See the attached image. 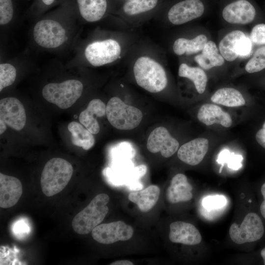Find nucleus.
Segmentation results:
<instances>
[{
  "mask_svg": "<svg viewBox=\"0 0 265 265\" xmlns=\"http://www.w3.org/2000/svg\"><path fill=\"white\" fill-rule=\"evenodd\" d=\"M245 35L241 31L233 30L225 36L219 44V52L224 59L235 60L238 56V49L241 39Z\"/></svg>",
  "mask_w": 265,
  "mask_h": 265,
  "instance_id": "obj_24",
  "label": "nucleus"
},
{
  "mask_svg": "<svg viewBox=\"0 0 265 265\" xmlns=\"http://www.w3.org/2000/svg\"><path fill=\"white\" fill-rule=\"evenodd\" d=\"M261 193L263 196V198H265V183L262 185L261 187Z\"/></svg>",
  "mask_w": 265,
  "mask_h": 265,
  "instance_id": "obj_44",
  "label": "nucleus"
},
{
  "mask_svg": "<svg viewBox=\"0 0 265 265\" xmlns=\"http://www.w3.org/2000/svg\"><path fill=\"white\" fill-rule=\"evenodd\" d=\"M73 168L67 160L54 158L45 164L41 176V186L43 193L52 196L61 191L72 178Z\"/></svg>",
  "mask_w": 265,
  "mask_h": 265,
  "instance_id": "obj_4",
  "label": "nucleus"
},
{
  "mask_svg": "<svg viewBox=\"0 0 265 265\" xmlns=\"http://www.w3.org/2000/svg\"><path fill=\"white\" fill-rule=\"evenodd\" d=\"M251 39L255 44H265V24H260L253 27L251 32Z\"/></svg>",
  "mask_w": 265,
  "mask_h": 265,
  "instance_id": "obj_35",
  "label": "nucleus"
},
{
  "mask_svg": "<svg viewBox=\"0 0 265 265\" xmlns=\"http://www.w3.org/2000/svg\"><path fill=\"white\" fill-rule=\"evenodd\" d=\"M163 0H131L121 4L115 14L130 22L141 21L157 14Z\"/></svg>",
  "mask_w": 265,
  "mask_h": 265,
  "instance_id": "obj_8",
  "label": "nucleus"
},
{
  "mask_svg": "<svg viewBox=\"0 0 265 265\" xmlns=\"http://www.w3.org/2000/svg\"><path fill=\"white\" fill-rule=\"evenodd\" d=\"M265 68V46L259 48L246 63L245 69L249 73L259 72Z\"/></svg>",
  "mask_w": 265,
  "mask_h": 265,
  "instance_id": "obj_32",
  "label": "nucleus"
},
{
  "mask_svg": "<svg viewBox=\"0 0 265 265\" xmlns=\"http://www.w3.org/2000/svg\"><path fill=\"white\" fill-rule=\"evenodd\" d=\"M110 265H133V264L127 260H118L110 264Z\"/></svg>",
  "mask_w": 265,
  "mask_h": 265,
  "instance_id": "obj_39",
  "label": "nucleus"
},
{
  "mask_svg": "<svg viewBox=\"0 0 265 265\" xmlns=\"http://www.w3.org/2000/svg\"><path fill=\"white\" fill-rule=\"evenodd\" d=\"M133 234L132 227L122 221L99 224L91 231L93 239L105 244L127 240L132 237Z\"/></svg>",
  "mask_w": 265,
  "mask_h": 265,
  "instance_id": "obj_11",
  "label": "nucleus"
},
{
  "mask_svg": "<svg viewBox=\"0 0 265 265\" xmlns=\"http://www.w3.org/2000/svg\"><path fill=\"white\" fill-rule=\"evenodd\" d=\"M19 0H0V28L9 27L15 21L18 13Z\"/></svg>",
  "mask_w": 265,
  "mask_h": 265,
  "instance_id": "obj_29",
  "label": "nucleus"
},
{
  "mask_svg": "<svg viewBox=\"0 0 265 265\" xmlns=\"http://www.w3.org/2000/svg\"><path fill=\"white\" fill-rule=\"evenodd\" d=\"M109 201V196L105 193L96 195L74 217L72 226L74 231L80 235L91 232L103 221L108 212L106 204Z\"/></svg>",
  "mask_w": 265,
  "mask_h": 265,
  "instance_id": "obj_5",
  "label": "nucleus"
},
{
  "mask_svg": "<svg viewBox=\"0 0 265 265\" xmlns=\"http://www.w3.org/2000/svg\"><path fill=\"white\" fill-rule=\"evenodd\" d=\"M227 203V199L223 195L208 196L204 198L202 204L207 210H212L223 207Z\"/></svg>",
  "mask_w": 265,
  "mask_h": 265,
  "instance_id": "obj_34",
  "label": "nucleus"
},
{
  "mask_svg": "<svg viewBox=\"0 0 265 265\" xmlns=\"http://www.w3.org/2000/svg\"><path fill=\"white\" fill-rule=\"evenodd\" d=\"M15 59L1 61L0 64V91L11 85L17 76V69L14 64Z\"/></svg>",
  "mask_w": 265,
  "mask_h": 265,
  "instance_id": "obj_31",
  "label": "nucleus"
},
{
  "mask_svg": "<svg viewBox=\"0 0 265 265\" xmlns=\"http://www.w3.org/2000/svg\"><path fill=\"white\" fill-rule=\"evenodd\" d=\"M83 89V84L80 80L68 79L45 84L42 88V95L48 102L61 109H67L80 97Z\"/></svg>",
  "mask_w": 265,
  "mask_h": 265,
  "instance_id": "obj_6",
  "label": "nucleus"
},
{
  "mask_svg": "<svg viewBox=\"0 0 265 265\" xmlns=\"http://www.w3.org/2000/svg\"><path fill=\"white\" fill-rule=\"evenodd\" d=\"M106 116L113 127L121 130L135 128L143 118V114L139 109L125 104L118 97H112L107 102Z\"/></svg>",
  "mask_w": 265,
  "mask_h": 265,
  "instance_id": "obj_7",
  "label": "nucleus"
},
{
  "mask_svg": "<svg viewBox=\"0 0 265 265\" xmlns=\"http://www.w3.org/2000/svg\"><path fill=\"white\" fill-rule=\"evenodd\" d=\"M129 0H114L116 6V10L117 8L123 3Z\"/></svg>",
  "mask_w": 265,
  "mask_h": 265,
  "instance_id": "obj_42",
  "label": "nucleus"
},
{
  "mask_svg": "<svg viewBox=\"0 0 265 265\" xmlns=\"http://www.w3.org/2000/svg\"><path fill=\"white\" fill-rule=\"evenodd\" d=\"M25 107L21 101L15 97H6L0 101V120L11 129L19 131L26 123Z\"/></svg>",
  "mask_w": 265,
  "mask_h": 265,
  "instance_id": "obj_13",
  "label": "nucleus"
},
{
  "mask_svg": "<svg viewBox=\"0 0 265 265\" xmlns=\"http://www.w3.org/2000/svg\"><path fill=\"white\" fill-rule=\"evenodd\" d=\"M208 41L207 36L200 34L192 39L180 37L174 42L172 49L178 55H191L202 51Z\"/></svg>",
  "mask_w": 265,
  "mask_h": 265,
  "instance_id": "obj_25",
  "label": "nucleus"
},
{
  "mask_svg": "<svg viewBox=\"0 0 265 265\" xmlns=\"http://www.w3.org/2000/svg\"><path fill=\"white\" fill-rule=\"evenodd\" d=\"M192 186L186 176L182 173L175 175L166 191L167 200L171 204L187 202L192 198Z\"/></svg>",
  "mask_w": 265,
  "mask_h": 265,
  "instance_id": "obj_19",
  "label": "nucleus"
},
{
  "mask_svg": "<svg viewBox=\"0 0 265 265\" xmlns=\"http://www.w3.org/2000/svg\"><path fill=\"white\" fill-rule=\"evenodd\" d=\"M67 0H33L27 9V17L34 21L49 10L62 4Z\"/></svg>",
  "mask_w": 265,
  "mask_h": 265,
  "instance_id": "obj_30",
  "label": "nucleus"
},
{
  "mask_svg": "<svg viewBox=\"0 0 265 265\" xmlns=\"http://www.w3.org/2000/svg\"><path fill=\"white\" fill-rule=\"evenodd\" d=\"M211 99L215 104L228 107L239 106L245 104L241 93L233 88L219 89L212 95Z\"/></svg>",
  "mask_w": 265,
  "mask_h": 265,
  "instance_id": "obj_27",
  "label": "nucleus"
},
{
  "mask_svg": "<svg viewBox=\"0 0 265 265\" xmlns=\"http://www.w3.org/2000/svg\"><path fill=\"white\" fill-rule=\"evenodd\" d=\"M81 123L76 121L70 122L68 130L71 133V141L75 146L88 150L94 145L95 140L92 133Z\"/></svg>",
  "mask_w": 265,
  "mask_h": 265,
  "instance_id": "obj_26",
  "label": "nucleus"
},
{
  "mask_svg": "<svg viewBox=\"0 0 265 265\" xmlns=\"http://www.w3.org/2000/svg\"><path fill=\"white\" fill-rule=\"evenodd\" d=\"M23 192L22 185L17 178L0 173V207L9 208L19 201Z\"/></svg>",
  "mask_w": 265,
  "mask_h": 265,
  "instance_id": "obj_17",
  "label": "nucleus"
},
{
  "mask_svg": "<svg viewBox=\"0 0 265 265\" xmlns=\"http://www.w3.org/2000/svg\"><path fill=\"white\" fill-rule=\"evenodd\" d=\"M197 118L207 126L218 124L229 128L232 124V119L228 113L224 111L219 106L211 104H205L200 107Z\"/></svg>",
  "mask_w": 265,
  "mask_h": 265,
  "instance_id": "obj_21",
  "label": "nucleus"
},
{
  "mask_svg": "<svg viewBox=\"0 0 265 265\" xmlns=\"http://www.w3.org/2000/svg\"><path fill=\"white\" fill-rule=\"evenodd\" d=\"M178 75L180 77L192 80L199 94H202L205 91L208 78L202 69L198 67L190 66L183 63L179 66Z\"/></svg>",
  "mask_w": 265,
  "mask_h": 265,
  "instance_id": "obj_28",
  "label": "nucleus"
},
{
  "mask_svg": "<svg viewBox=\"0 0 265 265\" xmlns=\"http://www.w3.org/2000/svg\"><path fill=\"white\" fill-rule=\"evenodd\" d=\"M106 115V106L100 99H94L89 103L86 108L81 111L79 118L80 123L93 134L99 133V124L94 116L102 117Z\"/></svg>",
  "mask_w": 265,
  "mask_h": 265,
  "instance_id": "obj_20",
  "label": "nucleus"
},
{
  "mask_svg": "<svg viewBox=\"0 0 265 265\" xmlns=\"http://www.w3.org/2000/svg\"><path fill=\"white\" fill-rule=\"evenodd\" d=\"M252 43L250 39L246 35L240 40L238 53V56H246L251 50Z\"/></svg>",
  "mask_w": 265,
  "mask_h": 265,
  "instance_id": "obj_36",
  "label": "nucleus"
},
{
  "mask_svg": "<svg viewBox=\"0 0 265 265\" xmlns=\"http://www.w3.org/2000/svg\"><path fill=\"white\" fill-rule=\"evenodd\" d=\"M132 65L135 80L140 87L153 93L163 90L168 79L160 60L149 53H141L135 57Z\"/></svg>",
  "mask_w": 265,
  "mask_h": 265,
  "instance_id": "obj_3",
  "label": "nucleus"
},
{
  "mask_svg": "<svg viewBox=\"0 0 265 265\" xmlns=\"http://www.w3.org/2000/svg\"><path fill=\"white\" fill-rule=\"evenodd\" d=\"M204 6L200 0H182L172 5L167 10L166 17L173 25H181L202 15Z\"/></svg>",
  "mask_w": 265,
  "mask_h": 265,
  "instance_id": "obj_12",
  "label": "nucleus"
},
{
  "mask_svg": "<svg viewBox=\"0 0 265 265\" xmlns=\"http://www.w3.org/2000/svg\"><path fill=\"white\" fill-rule=\"evenodd\" d=\"M243 158L241 156L230 154L228 150H224L219 155L217 161L219 163L228 162V167L237 170L241 166V161Z\"/></svg>",
  "mask_w": 265,
  "mask_h": 265,
  "instance_id": "obj_33",
  "label": "nucleus"
},
{
  "mask_svg": "<svg viewBox=\"0 0 265 265\" xmlns=\"http://www.w3.org/2000/svg\"><path fill=\"white\" fill-rule=\"evenodd\" d=\"M147 170V166L144 164L139 165L135 167L132 172V177L134 179H139L144 176Z\"/></svg>",
  "mask_w": 265,
  "mask_h": 265,
  "instance_id": "obj_38",
  "label": "nucleus"
},
{
  "mask_svg": "<svg viewBox=\"0 0 265 265\" xmlns=\"http://www.w3.org/2000/svg\"><path fill=\"white\" fill-rule=\"evenodd\" d=\"M264 233V227L260 217L250 212L244 218L240 225L233 223L229 229L231 240L237 244L252 242L260 239Z\"/></svg>",
  "mask_w": 265,
  "mask_h": 265,
  "instance_id": "obj_9",
  "label": "nucleus"
},
{
  "mask_svg": "<svg viewBox=\"0 0 265 265\" xmlns=\"http://www.w3.org/2000/svg\"><path fill=\"white\" fill-rule=\"evenodd\" d=\"M179 143L173 137L167 129L159 127L155 129L147 139V148L152 153L160 152L164 158H169L178 150Z\"/></svg>",
  "mask_w": 265,
  "mask_h": 265,
  "instance_id": "obj_14",
  "label": "nucleus"
},
{
  "mask_svg": "<svg viewBox=\"0 0 265 265\" xmlns=\"http://www.w3.org/2000/svg\"><path fill=\"white\" fill-rule=\"evenodd\" d=\"M208 149L209 140L197 138L183 144L178 149L177 156L183 162L194 166L202 161Z\"/></svg>",
  "mask_w": 265,
  "mask_h": 265,
  "instance_id": "obj_16",
  "label": "nucleus"
},
{
  "mask_svg": "<svg viewBox=\"0 0 265 265\" xmlns=\"http://www.w3.org/2000/svg\"><path fill=\"white\" fill-rule=\"evenodd\" d=\"M169 238L172 242L194 245L201 242L202 237L193 224L177 221L170 225Z\"/></svg>",
  "mask_w": 265,
  "mask_h": 265,
  "instance_id": "obj_18",
  "label": "nucleus"
},
{
  "mask_svg": "<svg viewBox=\"0 0 265 265\" xmlns=\"http://www.w3.org/2000/svg\"><path fill=\"white\" fill-rule=\"evenodd\" d=\"M6 125L2 121L0 120V134H2L6 130Z\"/></svg>",
  "mask_w": 265,
  "mask_h": 265,
  "instance_id": "obj_41",
  "label": "nucleus"
},
{
  "mask_svg": "<svg viewBox=\"0 0 265 265\" xmlns=\"http://www.w3.org/2000/svg\"><path fill=\"white\" fill-rule=\"evenodd\" d=\"M264 201L260 206V212L262 216L265 219V198H264Z\"/></svg>",
  "mask_w": 265,
  "mask_h": 265,
  "instance_id": "obj_40",
  "label": "nucleus"
},
{
  "mask_svg": "<svg viewBox=\"0 0 265 265\" xmlns=\"http://www.w3.org/2000/svg\"><path fill=\"white\" fill-rule=\"evenodd\" d=\"M159 195V188L157 186L151 185L143 190L131 192L128 198L135 203L141 211L147 212L156 204Z\"/></svg>",
  "mask_w": 265,
  "mask_h": 265,
  "instance_id": "obj_22",
  "label": "nucleus"
},
{
  "mask_svg": "<svg viewBox=\"0 0 265 265\" xmlns=\"http://www.w3.org/2000/svg\"><path fill=\"white\" fill-rule=\"evenodd\" d=\"M29 231V228L26 221L22 220L17 221L13 225V232L17 235H21Z\"/></svg>",
  "mask_w": 265,
  "mask_h": 265,
  "instance_id": "obj_37",
  "label": "nucleus"
},
{
  "mask_svg": "<svg viewBox=\"0 0 265 265\" xmlns=\"http://www.w3.org/2000/svg\"><path fill=\"white\" fill-rule=\"evenodd\" d=\"M256 15L254 6L246 0H238L226 6L222 11L223 19L234 24H247L253 21Z\"/></svg>",
  "mask_w": 265,
  "mask_h": 265,
  "instance_id": "obj_15",
  "label": "nucleus"
},
{
  "mask_svg": "<svg viewBox=\"0 0 265 265\" xmlns=\"http://www.w3.org/2000/svg\"><path fill=\"white\" fill-rule=\"evenodd\" d=\"M33 21L30 40L38 49L60 52L77 41L80 21L74 0H67Z\"/></svg>",
  "mask_w": 265,
  "mask_h": 265,
  "instance_id": "obj_1",
  "label": "nucleus"
},
{
  "mask_svg": "<svg viewBox=\"0 0 265 265\" xmlns=\"http://www.w3.org/2000/svg\"><path fill=\"white\" fill-rule=\"evenodd\" d=\"M70 63L98 67L119 61L124 53L123 42L114 33L98 31L78 45Z\"/></svg>",
  "mask_w": 265,
  "mask_h": 265,
  "instance_id": "obj_2",
  "label": "nucleus"
},
{
  "mask_svg": "<svg viewBox=\"0 0 265 265\" xmlns=\"http://www.w3.org/2000/svg\"><path fill=\"white\" fill-rule=\"evenodd\" d=\"M261 255L263 259L264 264L265 265V247L262 250Z\"/></svg>",
  "mask_w": 265,
  "mask_h": 265,
  "instance_id": "obj_43",
  "label": "nucleus"
},
{
  "mask_svg": "<svg viewBox=\"0 0 265 265\" xmlns=\"http://www.w3.org/2000/svg\"><path fill=\"white\" fill-rule=\"evenodd\" d=\"M195 62L203 69L209 70L214 67L222 65L224 58L218 53L215 43L212 41H207L202 53L194 57Z\"/></svg>",
  "mask_w": 265,
  "mask_h": 265,
  "instance_id": "obj_23",
  "label": "nucleus"
},
{
  "mask_svg": "<svg viewBox=\"0 0 265 265\" xmlns=\"http://www.w3.org/2000/svg\"><path fill=\"white\" fill-rule=\"evenodd\" d=\"M80 21L95 23L114 14V0H74Z\"/></svg>",
  "mask_w": 265,
  "mask_h": 265,
  "instance_id": "obj_10",
  "label": "nucleus"
}]
</instances>
